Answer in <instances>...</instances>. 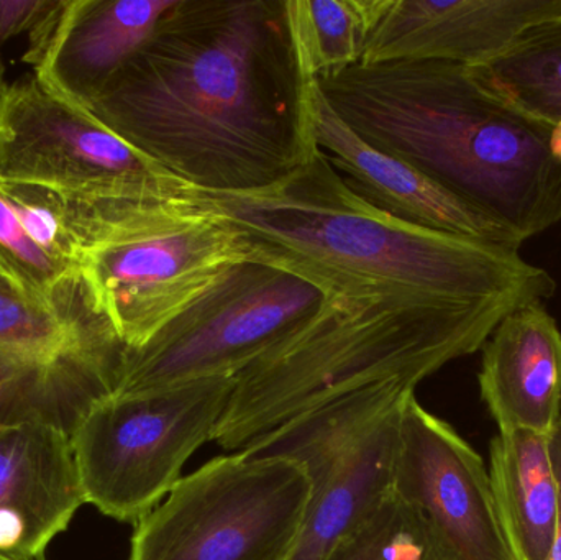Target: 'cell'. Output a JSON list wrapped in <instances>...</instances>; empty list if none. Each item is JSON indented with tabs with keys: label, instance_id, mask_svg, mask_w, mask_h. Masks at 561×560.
<instances>
[{
	"label": "cell",
	"instance_id": "obj_10",
	"mask_svg": "<svg viewBox=\"0 0 561 560\" xmlns=\"http://www.w3.org/2000/svg\"><path fill=\"white\" fill-rule=\"evenodd\" d=\"M0 180L45 187L75 203L178 183L88 107L59 98L35 76L10 85L0 104Z\"/></svg>",
	"mask_w": 561,
	"mask_h": 560
},
{
	"label": "cell",
	"instance_id": "obj_26",
	"mask_svg": "<svg viewBox=\"0 0 561 560\" xmlns=\"http://www.w3.org/2000/svg\"><path fill=\"white\" fill-rule=\"evenodd\" d=\"M2 48V45H0ZM10 84L5 81V68H3L2 55H0V104L5 99L7 92H9Z\"/></svg>",
	"mask_w": 561,
	"mask_h": 560
},
{
	"label": "cell",
	"instance_id": "obj_15",
	"mask_svg": "<svg viewBox=\"0 0 561 560\" xmlns=\"http://www.w3.org/2000/svg\"><path fill=\"white\" fill-rule=\"evenodd\" d=\"M176 0H56L23 61L59 98L88 107Z\"/></svg>",
	"mask_w": 561,
	"mask_h": 560
},
{
	"label": "cell",
	"instance_id": "obj_17",
	"mask_svg": "<svg viewBox=\"0 0 561 560\" xmlns=\"http://www.w3.org/2000/svg\"><path fill=\"white\" fill-rule=\"evenodd\" d=\"M478 385L501 433H553L561 420V329L543 302L501 319L481 348Z\"/></svg>",
	"mask_w": 561,
	"mask_h": 560
},
{
	"label": "cell",
	"instance_id": "obj_28",
	"mask_svg": "<svg viewBox=\"0 0 561 560\" xmlns=\"http://www.w3.org/2000/svg\"><path fill=\"white\" fill-rule=\"evenodd\" d=\"M0 560H16V559H9V558H3V556H0Z\"/></svg>",
	"mask_w": 561,
	"mask_h": 560
},
{
	"label": "cell",
	"instance_id": "obj_18",
	"mask_svg": "<svg viewBox=\"0 0 561 560\" xmlns=\"http://www.w3.org/2000/svg\"><path fill=\"white\" fill-rule=\"evenodd\" d=\"M79 239L68 199L0 180V266L13 288L49 299L79 276Z\"/></svg>",
	"mask_w": 561,
	"mask_h": 560
},
{
	"label": "cell",
	"instance_id": "obj_14",
	"mask_svg": "<svg viewBox=\"0 0 561 560\" xmlns=\"http://www.w3.org/2000/svg\"><path fill=\"white\" fill-rule=\"evenodd\" d=\"M84 503L68 431L36 410L0 418V556L42 560Z\"/></svg>",
	"mask_w": 561,
	"mask_h": 560
},
{
	"label": "cell",
	"instance_id": "obj_20",
	"mask_svg": "<svg viewBox=\"0 0 561 560\" xmlns=\"http://www.w3.org/2000/svg\"><path fill=\"white\" fill-rule=\"evenodd\" d=\"M468 69L484 89L517 111L542 124H557L561 121V16L534 25L506 52Z\"/></svg>",
	"mask_w": 561,
	"mask_h": 560
},
{
	"label": "cell",
	"instance_id": "obj_4",
	"mask_svg": "<svg viewBox=\"0 0 561 560\" xmlns=\"http://www.w3.org/2000/svg\"><path fill=\"white\" fill-rule=\"evenodd\" d=\"M523 305L402 296H329L236 377L214 434L226 450L323 404L391 380L421 384L477 354Z\"/></svg>",
	"mask_w": 561,
	"mask_h": 560
},
{
	"label": "cell",
	"instance_id": "obj_5",
	"mask_svg": "<svg viewBox=\"0 0 561 560\" xmlns=\"http://www.w3.org/2000/svg\"><path fill=\"white\" fill-rule=\"evenodd\" d=\"M69 204L85 295L125 351L144 347L252 259L242 232L180 183Z\"/></svg>",
	"mask_w": 561,
	"mask_h": 560
},
{
	"label": "cell",
	"instance_id": "obj_6",
	"mask_svg": "<svg viewBox=\"0 0 561 560\" xmlns=\"http://www.w3.org/2000/svg\"><path fill=\"white\" fill-rule=\"evenodd\" d=\"M236 377L107 393L81 408L69 439L85 503L134 525L157 508L184 464L214 439Z\"/></svg>",
	"mask_w": 561,
	"mask_h": 560
},
{
	"label": "cell",
	"instance_id": "obj_22",
	"mask_svg": "<svg viewBox=\"0 0 561 560\" xmlns=\"http://www.w3.org/2000/svg\"><path fill=\"white\" fill-rule=\"evenodd\" d=\"M327 560H458L421 512L386 493Z\"/></svg>",
	"mask_w": 561,
	"mask_h": 560
},
{
	"label": "cell",
	"instance_id": "obj_19",
	"mask_svg": "<svg viewBox=\"0 0 561 560\" xmlns=\"http://www.w3.org/2000/svg\"><path fill=\"white\" fill-rule=\"evenodd\" d=\"M550 436L497 431L490 443L491 487L507 545L516 560H547L556 538L559 483Z\"/></svg>",
	"mask_w": 561,
	"mask_h": 560
},
{
	"label": "cell",
	"instance_id": "obj_11",
	"mask_svg": "<svg viewBox=\"0 0 561 560\" xmlns=\"http://www.w3.org/2000/svg\"><path fill=\"white\" fill-rule=\"evenodd\" d=\"M125 347L94 311L81 276L53 298L0 285V398L71 387L92 401L112 393Z\"/></svg>",
	"mask_w": 561,
	"mask_h": 560
},
{
	"label": "cell",
	"instance_id": "obj_8",
	"mask_svg": "<svg viewBox=\"0 0 561 560\" xmlns=\"http://www.w3.org/2000/svg\"><path fill=\"white\" fill-rule=\"evenodd\" d=\"M417 384L391 380L300 414L245 447L294 457L312 479L302 535L290 560H327L392 490L399 424Z\"/></svg>",
	"mask_w": 561,
	"mask_h": 560
},
{
	"label": "cell",
	"instance_id": "obj_16",
	"mask_svg": "<svg viewBox=\"0 0 561 560\" xmlns=\"http://www.w3.org/2000/svg\"><path fill=\"white\" fill-rule=\"evenodd\" d=\"M312 124L317 148L373 206L415 226L519 252L524 240L506 224L356 135L323 98L317 81L312 84Z\"/></svg>",
	"mask_w": 561,
	"mask_h": 560
},
{
	"label": "cell",
	"instance_id": "obj_24",
	"mask_svg": "<svg viewBox=\"0 0 561 560\" xmlns=\"http://www.w3.org/2000/svg\"><path fill=\"white\" fill-rule=\"evenodd\" d=\"M549 443L550 457H552L553 470H556L557 483H559V516H557L552 551L547 560H561V420L553 433L550 434Z\"/></svg>",
	"mask_w": 561,
	"mask_h": 560
},
{
	"label": "cell",
	"instance_id": "obj_7",
	"mask_svg": "<svg viewBox=\"0 0 561 560\" xmlns=\"http://www.w3.org/2000/svg\"><path fill=\"white\" fill-rule=\"evenodd\" d=\"M310 492L294 457H217L135 525L130 560H290Z\"/></svg>",
	"mask_w": 561,
	"mask_h": 560
},
{
	"label": "cell",
	"instance_id": "obj_9",
	"mask_svg": "<svg viewBox=\"0 0 561 560\" xmlns=\"http://www.w3.org/2000/svg\"><path fill=\"white\" fill-rule=\"evenodd\" d=\"M327 298L289 270L245 260L148 344L125 351L112 393L236 377Z\"/></svg>",
	"mask_w": 561,
	"mask_h": 560
},
{
	"label": "cell",
	"instance_id": "obj_1",
	"mask_svg": "<svg viewBox=\"0 0 561 560\" xmlns=\"http://www.w3.org/2000/svg\"><path fill=\"white\" fill-rule=\"evenodd\" d=\"M312 84L286 0H176L88 108L183 186L249 193L319 151Z\"/></svg>",
	"mask_w": 561,
	"mask_h": 560
},
{
	"label": "cell",
	"instance_id": "obj_12",
	"mask_svg": "<svg viewBox=\"0 0 561 560\" xmlns=\"http://www.w3.org/2000/svg\"><path fill=\"white\" fill-rule=\"evenodd\" d=\"M392 490L424 515L458 560H516L484 460L415 393L402 410Z\"/></svg>",
	"mask_w": 561,
	"mask_h": 560
},
{
	"label": "cell",
	"instance_id": "obj_13",
	"mask_svg": "<svg viewBox=\"0 0 561 560\" xmlns=\"http://www.w3.org/2000/svg\"><path fill=\"white\" fill-rule=\"evenodd\" d=\"M363 65L496 58L527 30L561 16V0H363Z\"/></svg>",
	"mask_w": 561,
	"mask_h": 560
},
{
	"label": "cell",
	"instance_id": "obj_3",
	"mask_svg": "<svg viewBox=\"0 0 561 560\" xmlns=\"http://www.w3.org/2000/svg\"><path fill=\"white\" fill-rule=\"evenodd\" d=\"M316 81L363 140L506 224L524 242L560 222L552 125L491 94L467 66L358 62Z\"/></svg>",
	"mask_w": 561,
	"mask_h": 560
},
{
	"label": "cell",
	"instance_id": "obj_2",
	"mask_svg": "<svg viewBox=\"0 0 561 560\" xmlns=\"http://www.w3.org/2000/svg\"><path fill=\"white\" fill-rule=\"evenodd\" d=\"M183 187L242 232L252 259L302 276L327 296L527 305L557 292L556 278L517 250L415 226L378 209L320 150L263 190Z\"/></svg>",
	"mask_w": 561,
	"mask_h": 560
},
{
	"label": "cell",
	"instance_id": "obj_21",
	"mask_svg": "<svg viewBox=\"0 0 561 560\" xmlns=\"http://www.w3.org/2000/svg\"><path fill=\"white\" fill-rule=\"evenodd\" d=\"M286 19L300 71L309 81L362 61L363 0H286Z\"/></svg>",
	"mask_w": 561,
	"mask_h": 560
},
{
	"label": "cell",
	"instance_id": "obj_27",
	"mask_svg": "<svg viewBox=\"0 0 561 560\" xmlns=\"http://www.w3.org/2000/svg\"><path fill=\"white\" fill-rule=\"evenodd\" d=\"M0 285H12V283H10L9 276H7V273L3 272L2 266H0Z\"/></svg>",
	"mask_w": 561,
	"mask_h": 560
},
{
	"label": "cell",
	"instance_id": "obj_25",
	"mask_svg": "<svg viewBox=\"0 0 561 560\" xmlns=\"http://www.w3.org/2000/svg\"><path fill=\"white\" fill-rule=\"evenodd\" d=\"M549 150L553 160L561 164V121L552 125V130H550Z\"/></svg>",
	"mask_w": 561,
	"mask_h": 560
},
{
	"label": "cell",
	"instance_id": "obj_23",
	"mask_svg": "<svg viewBox=\"0 0 561 560\" xmlns=\"http://www.w3.org/2000/svg\"><path fill=\"white\" fill-rule=\"evenodd\" d=\"M56 0H0V45L20 33L33 32L46 19Z\"/></svg>",
	"mask_w": 561,
	"mask_h": 560
}]
</instances>
